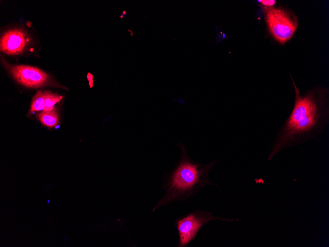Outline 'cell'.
Here are the masks:
<instances>
[{"label": "cell", "instance_id": "1", "mask_svg": "<svg viewBox=\"0 0 329 247\" xmlns=\"http://www.w3.org/2000/svg\"><path fill=\"white\" fill-rule=\"evenodd\" d=\"M296 98L290 115L278 129L268 159L284 149L298 145L320 134L329 123L326 91L319 88L300 95L291 76Z\"/></svg>", "mask_w": 329, "mask_h": 247}, {"label": "cell", "instance_id": "2", "mask_svg": "<svg viewBox=\"0 0 329 247\" xmlns=\"http://www.w3.org/2000/svg\"><path fill=\"white\" fill-rule=\"evenodd\" d=\"M189 160L182 162L173 174L169 191L171 196H184L188 198L195 195L206 185L212 184L205 176V169Z\"/></svg>", "mask_w": 329, "mask_h": 247}, {"label": "cell", "instance_id": "3", "mask_svg": "<svg viewBox=\"0 0 329 247\" xmlns=\"http://www.w3.org/2000/svg\"><path fill=\"white\" fill-rule=\"evenodd\" d=\"M0 63L6 71L19 84L32 88L51 85L50 75L41 69L24 65H13L0 56Z\"/></svg>", "mask_w": 329, "mask_h": 247}, {"label": "cell", "instance_id": "4", "mask_svg": "<svg viewBox=\"0 0 329 247\" xmlns=\"http://www.w3.org/2000/svg\"><path fill=\"white\" fill-rule=\"evenodd\" d=\"M220 219L232 221L237 219H223L213 215L210 212L203 210H196L177 221L179 234V247H184L193 240L200 228L212 220Z\"/></svg>", "mask_w": 329, "mask_h": 247}, {"label": "cell", "instance_id": "5", "mask_svg": "<svg viewBox=\"0 0 329 247\" xmlns=\"http://www.w3.org/2000/svg\"><path fill=\"white\" fill-rule=\"evenodd\" d=\"M266 15L269 30L277 40L284 43L291 38L297 23L288 13L282 9L270 7Z\"/></svg>", "mask_w": 329, "mask_h": 247}, {"label": "cell", "instance_id": "6", "mask_svg": "<svg viewBox=\"0 0 329 247\" xmlns=\"http://www.w3.org/2000/svg\"><path fill=\"white\" fill-rule=\"evenodd\" d=\"M30 41V36L23 28H15L7 30L1 35L0 51L9 55L22 53Z\"/></svg>", "mask_w": 329, "mask_h": 247}, {"label": "cell", "instance_id": "7", "mask_svg": "<svg viewBox=\"0 0 329 247\" xmlns=\"http://www.w3.org/2000/svg\"><path fill=\"white\" fill-rule=\"evenodd\" d=\"M36 116L43 125L50 128L59 123V115L56 107L50 111L42 110L37 113Z\"/></svg>", "mask_w": 329, "mask_h": 247}, {"label": "cell", "instance_id": "8", "mask_svg": "<svg viewBox=\"0 0 329 247\" xmlns=\"http://www.w3.org/2000/svg\"><path fill=\"white\" fill-rule=\"evenodd\" d=\"M43 95L44 108L43 110L44 111L52 110L54 108V105L63 98V96L48 90L43 92Z\"/></svg>", "mask_w": 329, "mask_h": 247}, {"label": "cell", "instance_id": "9", "mask_svg": "<svg viewBox=\"0 0 329 247\" xmlns=\"http://www.w3.org/2000/svg\"><path fill=\"white\" fill-rule=\"evenodd\" d=\"M44 108L43 92L42 90H39L32 99L29 114H31L35 111L43 110Z\"/></svg>", "mask_w": 329, "mask_h": 247}, {"label": "cell", "instance_id": "10", "mask_svg": "<svg viewBox=\"0 0 329 247\" xmlns=\"http://www.w3.org/2000/svg\"><path fill=\"white\" fill-rule=\"evenodd\" d=\"M258 1L263 5L268 7L272 6L276 3V0H260Z\"/></svg>", "mask_w": 329, "mask_h": 247}, {"label": "cell", "instance_id": "11", "mask_svg": "<svg viewBox=\"0 0 329 247\" xmlns=\"http://www.w3.org/2000/svg\"><path fill=\"white\" fill-rule=\"evenodd\" d=\"M87 78L89 82V85L90 86V87L92 88L93 83V75L89 72L87 74Z\"/></svg>", "mask_w": 329, "mask_h": 247}, {"label": "cell", "instance_id": "12", "mask_svg": "<svg viewBox=\"0 0 329 247\" xmlns=\"http://www.w3.org/2000/svg\"><path fill=\"white\" fill-rule=\"evenodd\" d=\"M126 15V11H124V12L122 13V14H121V18H123V17H124Z\"/></svg>", "mask_w": 329, "mask_h": 247}]
</instances>
